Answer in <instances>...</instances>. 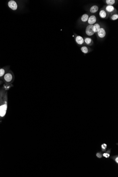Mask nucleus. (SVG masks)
<instances>
[{
  "instance_id": "f257e3e1",
  "label": "nucleus",
  "mask_w": 118,
  "mask_h": 177,
  "mask_svg": "<svg viewBox=\"0 0 118 177\" xmlns=\"http://www.w3.org/2000/svg\"><path fill=\"white\" fill-rule=\"evenodd\" d=\"M8 108V93L5 91L0 101V119L5 117Z\"/></svg>"
},
{
  "instance_id": "f03ea898",
  "label": "nucleus",
  "mask_w": 118,
  "mask_h": 177,
  "mask_svg": "<svg viewBox=\"0 0 118 177\" xmlns=\"http://www.w3.org/2000/svg\"><path fill=\"white\" fill-rule=\"evenodd\" d=\"M4 81L6 84H12L14 80V76L11 71L7 72L3 77Z\"/></svg>"
},
{
  "instance_id": "7ed1b4c3",
  "label": "nucleus",
  "mask_w": 118,
  "mask_h": 177,
  "mask_svg": "<svg viewBox=\"0 0 118 177\" xmlns=\"http://www.w3.org/2000/svg\"><path fill=\"white\" fill-rule=\"evenodd\" d=\"M103 9H104L110 15L115 13H117V11L116 9L115 8L114 6L112 5H105Z\"/></svg>"
},
{
  "instance_id": "20e7f679",
  "label": "nucleus",
  "mask_w": 118,
  "mask_h": 177,
  "mask_svg": "<svg viewBox=\"0 0 118 177\" xmlns=\"http://www.w3.org/2000/svg\"><path fill=\"white\" fill-rule=\"evenodd\" d=\"M93 27V25H89L86 27L85 32L88 36H92L95 33L94 32Z\"/></svg>"
},
{
  "instance_id": "39448f33",
  "label": "nucleus",
  "mask_w": 118,
  "mask_h": 177,
  "mask_svg": "<svg viewBox=\"0 0 118 177\" xmlns=\"http://www.w3.org/2000/svg\"><path fill=\"white\" fill-rule=\"evenodd\" d=\"M8 5L9 8L12 10H16L18 8L17 3L14 0H11L9 1Z\"/></svg>"
},
{
  "instance_id": "423d86ee",
  "label": "nucleus",
  "mask_w": 118,
  "mask_h": 177,
  "mask_svg": "<svg viewBox=\"0 0 118 177\" xmlns=\"http://www.w3.org/2000/svg\"><path fill=\"white\" fill-rule=\"evenodd\" d=\"M99 15L100 17L102 19H107L109 16V14L104 9H101L99 12Z\"/></svg>"
},
{
  "instance_id": "0eeeda50",
  "label": "nucleus",
  "mask_w": 118,
  "mask_h": 177,
  "mask_svg": "<svg viewBox=\"0 0 118 177\" xmlns=\"http://www.w3.org/2000/svg\"><path fill=\"white\" fill-rule=\"evenodd\" d=\"M97 33L98 37L101 39L104 38L106 35V31L105 29L103 27H101Z\"/></svg>"
},
{
  "instance_id": "6e6552de",
  "label": "nucleus",
  "mask_w": 118,
  "mask_h": 177,
  "mask_svg": "<svg viewBox=\"0 0 118 177\" xmlns=\"http://www.w3.org/2000/svg\"><path fill=\"white\" fill-rule=\"evenodd\" d=\"M97 21V18L95 15H92L89 16L87 21L89 25H93L96 24Z\"/></svg>"
},
{
  "instance_id": "1a4fd4ad",
  "label": "nucleus",
  "mask_w": 118,
  "mask_h": 177,
  "mask_svg": "<svg viewBox=\"0 0 118 177\" xmlns=\"http://www.w3.org/2000/svg\"><path fill=\"white\" fill-rule=\"evenodd\" d=\"M76 43L79 45H83L84 43V39L82 36L80 35H76L75 37Z\"/></svg>"
},
{
  "instance_id": "9d476101",
  "label": "nucleus",
  "mask_w": 118,
  "mask_h": 177,
  "mask_svg": "<svg viewBox=\"0 0 118 177\" xmlns=\"http://www.w3.org/2000/svg\"><path fill=\"white\" fill-rule=\"evenodd\" d=\"M84 42L86 45L92 46L94 43V42L91 38L89 37H85L84 39Z\"/></svg>"
},
{
  "instance_id": "9b49d317",
  "label": "nucleus",
  "mask_w": 118,
  "mask_h": 177,
  "mask_svg": "<svg viewBox=\"0 0 118 177\" xmlns=\"http://www.w3.org/2000/svg\"><path fill=\"white\" fill-rule=\"evenodd\" d=\"M99 10V7L97 5H93L89 9V12L92 14L96 13Z\"/></svg>"
},
{
  "instance_id": "f8f14e48",
  "label": "nucleus",
  "mask_w": 118,
  "mask_h": 177,
  "mask_svg": "<svg viewBox=\"0 0 118 177\" xmlns=\"http://www.w3.org/2000/svg\"><path fill=\"white\" fill-rule=\"evenodd\" d=\"M89 17V16L88 14H83L81 17V21L82 23H86L87 22Z\"/></svg>"
},
{
  "instance_id": "ddd939ff",
  "label": "nucleus",
  "mask_w": 118,
  "mask_h": 177,
  "mask_svg": "<svg viewBox=\"0 0 118 177\" xmlns=\"http://www.w3.org/2000/svg\"><path fill=\"white\" fill-rule=\"evenodd\" d=\"M101 27L99 24L98 23H96L95 24L93 25V30L95 33H97L98 31H99V29L101 28Z\"/></svg>"
},
{
  "instance_id": "4468645a",
  "label": "nucleus",
  "mask_w": 118,
  "mask_h": 177,
  "mask_svg": "<svg viewBox=\"0 0 118 177\" xmlns=\"http://www.w3.org/2000/svg\"><path fill=\"white\" fill-rule=\"evenodd\" d=\"M117 1L115 0H106L105 1V2L106 4V5H115Z\"/></svg>"
},
{
  "instance_id": "2eb2a0df",
  "label": "nucleus",
  "mask_w": 118,
  "mask_h": 177,
  "mask_svg": "<svg viewBox=\"0 0 118 177\" xmlns=\"http://www.w3.org/2000/svg\"><path fill=\"white\" fill-rule=\"evenodd\" d=\"M6 68H0V78H3L6 73L7 72Z\"/></svg>"
},
{
  "instance_id": "dca6fc26",
  "label": "nucleus",
  "mask_w": 118,
  "mask_h": 177,
  "mask_svg": "<svg viewBox=\"0 0 118 177\" xmlns=\"http://www.w3.org/2000/svg\"><path fill=\"white\" fill-rule=\"evenodd\" d=\"M110 19L112 21H115L118 19V13H115V14H112L109 16Z\"/></svg>"
},
{
  "instance_id": "f3484780",
  "label": "nucleus",
  "mask_w": 118,
  "mask_h": 177,
  "mask_svg": "<svg viewBox=\"0 0 118 177\" xmlns=\"http://www.w3.org/2000/svg\"><path fill=\"white\" fill-rule=\"evenodd\" d=\"M81 50L83 53H85V54H86V53H87L88 52V48L86 47V46H83V47H81Z\"/></svg>"
},
{
  "instance_id": "a211bd4d",
  "label": "nucleus",
  "mask_w": 118,
  "mask_h": 177,
  "mask_svg": "<svg viewBox=\"0 0 118 177\" xmlns=\"http://www.w3.org/2000/svg\"><path fill=\"white\" fill-rule=\"evenodd\" d=\"M7 91L5 90L4 89L3 87L1 88H0V101H1V99L2 97L4 94V93L5 92V91Z\"/></svg>"
},
{
  "instance_id": "6ab92c4d",
  "label": "nucleus",
  "mask_w": 118,
  "mask_h": 177,
  "mask_svg": "<svg viewBox=\"0 0 118 177\" xmlns=\"http://www.w3.org/2000/svg\"><path fill=\"white\" fill-rule=\"evenodd\" d=\"M106 147H107V145L106 144H104L102 145V149L103 151H105Z\"/></svg>"
},
{
  "instance_id": "aec40b11",
  "label": "nucleus",
  "mask_w": 118,
  "mask_h": 177,
  "mask_svg": "<svg viewBox=\"0 0 118 177\" xmlns=\"http://www.w3.org/2000/svg\"><path fill=\"white\" fill-rule=\"evenodd\" d=\"M103 156L104 157H106V158H108L109 157L110 155L108 153H104L103 154Z\"/></svg>"
},
{
  "instance_id": "412c9836",
  "label": "nucleus",
  "mask_w": 118,
  "mask_h": 177,
  "mask_svg": "<svg viewBox=\"0 0 118 177\" xmlns=\"http://www.w3.org/2000/svg\"><path fill=\"white\" fill-rule=\"evenodd\" d=\"M96 156L98 158H101L102 157V155L100 153H97Z\"/></svg>"
},
{
  "instance_id": "4be33fe9",
  "label": "nucleus",
  "mask_w": 118,
  "mask_h": 177,
  "mask_svg": "<svg viewBox=\"0 0 118 177\" xmlns=\"http://www.w3.org/2000/svg\"><path fill=\"white\" fill-rule=\"evenodd\" d=\"M115 161H116V162L117 163H118V157H117L116 158V159H115Z\"/></svg>"
},
{
  "instance_id": "5701e85b",
  "label": "nucleus",
  "mask_w": 118,
  "mask_h": 177,
  "mask_svg": "<svg viewBox=\"0 0 118 177\" xmlns=\"http://www.w3.org/2000/svg\"><path fill=\"white\" fill-rule=\"evenodd\" d=\"M3 83V81H2L1 80H0V85L2 84Z\"/></svg>"
}]
</instances>
